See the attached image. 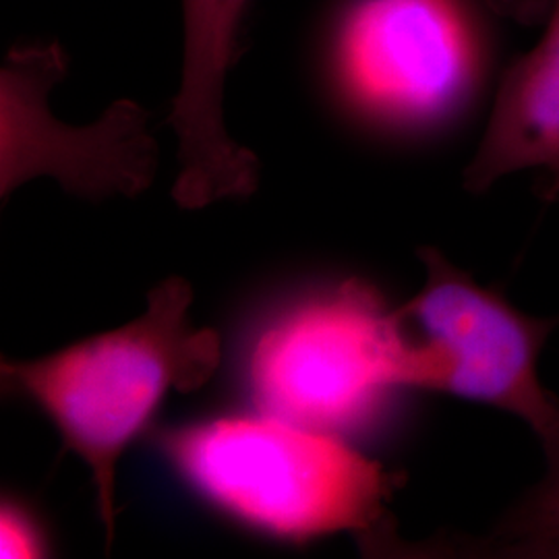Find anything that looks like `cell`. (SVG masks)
<instances>
[{
    "label": "cell",
    "instance_id": "obj_8",
    "mask_svg": "<svg viewBox=\"0 0 559 559\" xmlns=\"http://www.w3.org/2000/svg\"><path fill=\"white\" fill-rule=\"evenodd\" d=\"M540 40L501 75L479 145L462 173L468 193H485L519 173L545 175V200H559V0Z\"/></svg>",
    "mask_w": 559,
    "mask_h": 559
},
{
    "label": "cell",
    "instance_id": "obj_5",
    "mask_svg": "<svg viewBox=\"0 0 559 559\" xmlns=\"http://www.w3.org/2000/svg\"><path fill=\"white\" fill-rule=\"evenodd\" d=\"M425 278L399 316L415 342V390L477 402L522 420L547 462L559 456V399L540 380V355L559 318L519 309L438 249L419 251Z\"/></svg>",
    "mask_w": 559,
    "mask_h": 559
},
{
    "label": "cell",
    "instance_id": "obj_6",
    "mask_svg": "<svg viewBox=\"0 0 559 559\" xmlns=\"http://www.w3.org/2000/svg\"><path fill=\"white\" fill-rule=\"evenodd\" d=\"M69 69L62 46L27 44L0 67V198L38 177L83 200L135 198L158 170V143L150 112L138 102H115L85 127L50 112L48 94Z\"/></svg>",
    "mask_w": 559,
    "mask_h": 559
},
{
    "label": "cell",
    "instance_id": "obj_11",
    "mask_svg": "<svg viewBox=\"0 0 559 559\" xmlns=\"http://www.w3.org/2000/svg\"><path fill=\"white\" fill-rule=\"evenodd\" d=\"M493 15L519 23H543L554 0H480Z\"/></svg>",
    "mask_w": 559,
    "mask_h": 559
},
{
    "label": "cell",
    "instance_id": "obj_7",
    "mask_svg": "<svg viewBox=\"0 0 559 559\" xmlns=\"http://www.w3.org/2000/svg\"><path fill=\"white\" fill-rule=\"evenodd\" d=\"M251 2L182 0V75L168 117L179 140L173 200L182 210L249 198L260 185V158L233 140L224 120V87Z\"/></svg>",
    "mask_w": 559,
    "mask_h": 559
},
{
    "label": "cell",
    "instance_id": "obj_3",
    "mask_svg": "<svg viewBox=\"0 0 559 559\" xmlns=\"http://www.w3.org/2000/svg\"><path fill=\"white\" fill-rule=\"evenodd\" d=\"M491 15L480 0H348L334 36L340 96L388 133L452 124L491 75Z\"/></svg>",
    "mask_w": 559,
    "mask_h": 559
},
{
    "label": "cell",
    "instance_id": "obj_9",
    "mask_svg": "<svg viewBox=\"0 0 559 559\" xmlns=\"http://www.w3.org/2000/svg\"><path fill=\"white\" fill-rule=\"evenodd\" d=\"M489 549L503 558L559 559V459L501 520Z\"/></svg>",
    "mask_w": 559,
    "mask_h": 559
},
{
    "label": "cell",
    "instance_id": "obj_4",
    "mask_svg": "<svg viewBox=\"0 0 559 559\" xmlns=\"http://www.w3.org/2000/svg\"><path fill=\"white\" fill-rule=\"evenodd\" d=\"M249 380L263 413L338 433L413 390L415 344L376 286L346 280L261 332Z\"/></svg>",
    "mask_w": 559,
    "mask_h": 559
},
{
    "label": "cell",
    "instance_id": "obj_10",
    "mask_svg": "<svg viewBox=\"0 0 559 559\" xmlns=\"http://www.w3.org/2000/svg\"><path fill=\"white\" fill-rule=\"evenodd\" d=\"M0 556L2 558H40L44 543L34 520L20 506L4 501L0 512Z\"/></svg>",
    "mask_w": 559,
    "mask_h": 559
},
{
    "label": "cell",
    "instance_id": "obj_2",
    "mask_svg": "<svg viewBox=\"0 0 559 559\" xmlns=\"http://www.w3.org/2000/svg\"><path fill=\"white\" fill-rule=\"evenodd\" d=\"M191 284L173 276L147 293L140 318L117 330L40 359L0 365L2 385L32 400L55 423L64 450L90 468L108 545L124 450L168 392L200 390L221 367V334L191 321Z\"/></svg>",
    "mask_w": 559,
    "mask_h": 559
},
{
    "label": "cell",
    "instance_id": "obj_1",
    "mask_svg": "<svg viewBox=\"0 0 559 559\" xmlns=\"http://www.w3.org/2000/svg\"><path fill=\"white\" fill-rule=\"evenodd\" d=\"M158 445L205 500L263 533L299 543L346 533L373 554L399 543L388 501L402 477L338 433L263 413L173 427Z\"/></svg>",
    "mask_w": 559,
    "mask_h": 559
}]
</instances>
